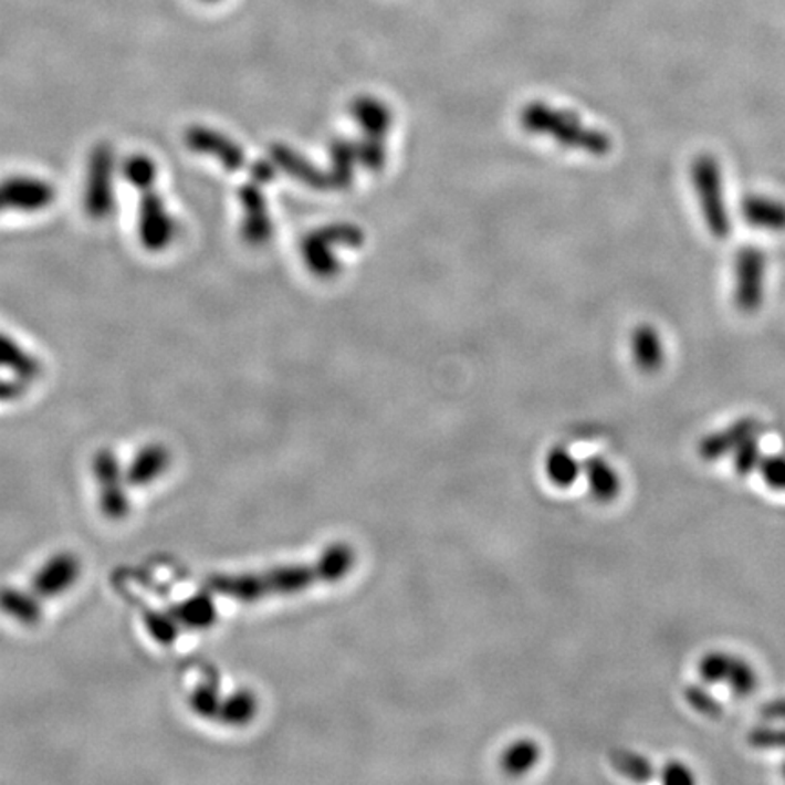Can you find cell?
Instances as JSON below:
<instances>
[{"mask_svg":"<svg viewBox=\"0 0 785 785\" xmlns=\"http://www.w3.org/2000/svg\"><path fill=\"white\" fill-rule=\"evenodd\" d=\"M357 553L349 544H333L322 556L307 564H291L261 573L213 575L206 580V589L220 597L257 603L273 595H295L316 584H333L352 573Z\"/></svg>","mask_w":785,"mask_h":785,"instance_id":"obj_1","label":"cell"},{"mask_svg":"<svg viewBox=\"0 0 785 785\" xmlns=\"http://www.w3.org/2000/svg\"><path fill=\"white\" fill-rule=\"evenodd\" d=\"M691 177H693L694 191L699 195L700 208L704 213L709 233L716 240L730 239L731 219L725 206L719 160L713 155H699L694 158Z\"/></svg>","mask_w":785,"mask_h":785,"instance_id":"obj_2","label":"cell"},{"mask_svg":"<svg viewBox=\"0 0 785 785\" xmlns=\"http://www.w3.org/2000/svg\"><path fill=\"white\" fill-rule=\"evenodd\" d=\"M93 474L98 488V505L104 515L112 521H121L128 515L132 504L126 495V470L112 449H101L95 454Z\"/></svg>","mask_w":785,"mask_h":785,"instance_id":"obj_3","label":"cell"},{"mask_svg":"<svg viewBox=\"0 0 785 785\" xmlns=\"http://www.w3.org/2000/svg\"><path fill=\"white\" fill-rule=\"evenodd\" d=\"M765 257L755 245H745L734 262V304L744 315L758 312L764 302Z\"/></svg>","mask_w":785,"mask_h":785,"instance_id":"obj_4","label":"cell"},{"mask_svg":"<svg viewBox=\"0 0 785 785\" xmlns=\"http://www.w3.org/2000/svg\"><path fill=\"white\" fill-rule=\"evenodd\" d=\"M699 673L705 683H724L739 697H747L758 685L755 669L744 658L722 651L705 655L699 662Z\"/></svg>","mask_w":785,"mask_h":785,"instance_id":"obj_5","label":"cell"},{"mask_svg":"<svg viewBox=\"0 0 785 785\" xmlns=\"http://www.w3.org/2000/svg\"><path fill=\"white\" fill-rule=\"evenodd\" d=\"M82 566L77 555L73 553H56L36 572L31 582V592L41 600L59 597L66 593L81 576Z\"/></svg>","mask_w":785,"mask_h":785,"instance_id":"obj_6","label":"cell"},{"mask_svg":"<svg viewBox=\"0 0 785 785\" xmlns=\"http://www.w3.org/2000/svg\"><path fill=\"white\" fill-rule=\"evenodd\" d=\"M764 429V423L753 417H744L731 423L730 428L720 429L714 433L705 435L699 442L700 459L705 462L722 459L725 454L734 453L742 442L758 437Z\"/></svg>","mask_w":785,"mask_h":785,"instance_id":"obj_7","label":"cell"},{"mask_svg":"<svg viewBox=\"0 0 785 785\" xmlns=\"http://www.w3.org/2000/svg\"><path fill=\"white\" fill-rule=\"evenodd\" d=\"M171 465V453L163 444H149L140 449L126 468V480L132 488H144L157 482Z\"/></svg>","mask_w":785,"mask_h":785,"instance_id":"obj_8","label":"cell"},{"mask_svg":"<svg viewBox=\"0 0 785 785\" xmlns=\"http://www.w3.org/2000/svg\"><path fill=\"white\" fill-rule=\"evenodd\" d=\"M166 611L169 617L174 618V622L177 624L180 631H186V629L200 631V629L211 628L219 617L210 592L186 598L182 603L168 607Z\"/></svg>","mask_w":785,"mask_h":785,"instance_id":"obj_9","label":"cell"},{"mask_svg":"<svg viewBox=\"0 0 785 785\" xmlns=\"http://www.w3.org/2000/svg\"><path fill=\"white\" fill-rule=\"evenodd\" d=\"M740 211L744 214L745 222L753 228L773 233L785 231V205L782 200L764 195H750L742 200Z\"/></svg>","mask_w":785,"mask_h":785,"instance_id":"obj_10","label":"cell"},{"mask_svg":"<svg viewBox=\"0 0 785 785\" xmlns=\"http://www.w3.org/2000/svg\"><path fill=\"white\" fill-rule=\"evenodd\" d=\"M0 611L22 626H35L42 618L41 598L33 592L4 587L0 589Z\"/></svg>","mask_w":785,"mask_h":785,"instance_id":"obj_11","label":"cell"},{"mask_svg":"<svg viewBox=\"0 0 785 785\" xmlns=\"http://www.w3.org/2000/svg\"><path fill=\"white\" fill-rule=\"evenodd\" d=\"M584 471H586L587 482H589V490H592V495L607 504V502H613L620 495V490H622V484H620V477H618L617 471L613 470V465L607 464L603 457H592L587 459L584 464H582Z\"/></svg>","mask_w":785,"mask_h":785,"instance_id":"obj_12","label":"cell"},{"mask_svg":"<svg viewBox=\"0 0 785 785\" xmlns=\"http://www.w3.org/2000/svg\"><path fill=\"white\" fill-rule=\"evenodd\" d=\"M257 711H259V702H257L255 694L251 693V691H237V693L228 694L222 700L217 722L224 725H233V728H242V725L253 722Z\"/></svg>","mask_w":785,"mask_h":785,"instance_id":"obj_13","label":"cell"},{"mask_svg":"<svg viewBox=\"0 0 785 785\" xmlns=\"http://www.w3.org/2000/svg\"><path fill=\"white\" fill-rule=\"evenodd\" d=\"M541 760V745L533 740H516L500 756V770L507 776H522L530 773Z\"/></svg>","mask_w":785,"mask_h":785,"instance_id":"obj_14","label":"cell"},{"mask_svg":"<svg viewBox=\"0 0 785 785\" xmlns=\"http://www.w3.org/2000/svg\"><path fill=\"white\" fill-rule=\"evenodd\" d=\"M582 465L573 459V454L562 446L551 449L546 459V473L553 484L558 488H569L575 484Z\"/></svg>","mask_w":785,"mask_h":785,"instance_id":"obj_15","label":"cell"},{"mask_svg":"<svg viewBox=\"0 0 785 785\" xmlns=\"http://www.w3.org/2000/svg\"><path fill=\"white\" fill-rule=\"evenodd\" d=\"M609 762L617 773L626 776L629 781L648 782L653 778L655 767L643 755H638L635 751L613 750L609 751Z\"/></svg>","mask_w":785,"mask_h":785,"instance_id":"obj_16","label":"cell"},{"mask_svg":"<svg viewBox=\"0 0 785 785\" xmlns=\"http://www.w3.org/2000/svg\"><path fill=\"white\" fill-rule=\"evenodd\" d=\"M635 355L640 369L646 373L658 371L662 367L663 352L657 332L651 327H642L635 337Z\"/></svg>","mask_w":785,"mask_h":785,"instance_id":"obj_17","label":"cell"},{"mask_svg":"<svg viewBox=\"0 0 785 785\" xmlns=\"http://www.w3.org/2000/svg\"><path fill=\"white\" fill-rule=\"evenodd\" d=\"M144 628L148 629L151 638L160 646L174 643L182 632L177 628V624L174 622V618L169 617L166 609H160V611L149 609L148 613H144Z\"/></svg>","mask_w":785,"mask_h":785,"instance_id":"obj_18","label":"cell"},{"mask_svg":"<svg viewBox=\"0 0 785 785\" xmlns=\"http://www.w3.org/2000/svg\"><path fill=\"white\" fill-rule=\"evenodd\" d=\"M224 697L213 685H199L189 697V708L202 719L217 722Z\"/></svg>","mask_w":785,"mask_h":785,"instance_id":"obj_19","label":"cell"},{"mask_svg":"<svg viewBox=\"0 0 785 785\" xmlns=\"http://www.w3.org/2000/svg\"><path fill=\"white\" fill-rule=\"evenodd\" d=\"M683 699L688 702L697 713L704 714L708 719H720L724 714V708L719 700L714 699L713 694L708 693L700 685H689L683 691Z\"/></svg>","mask_w":785,"mask_h":785,"instance_id":"obj_20","label":"cell"},{"mask_svg":"<svg viewBox=\"0 0 785 785\" xmlns=\"http://www.w3.org/2000/svg\"><path fill=\"white\" fill-rule=\"evenodd\" d=\"M733 454L734 471L742 474V477L751 474L753 471H758L760 462L764 459L762 449H760L758 437H751V439L742 442Z\"/></svg>","mask_w":785,"mask_h":785,"instance_id":"obj_21","label":"cell"},{"mask_svg":"<svg viewBox=\"0 0 785 785\" xmlns=\"http://www.w3.org/2000/svg\"><path fill=\"white\" fill-rule=\"evenodd\" d=\"M760 474L771 490L785 491V457H764L758 465Z\"/></svg>","mask_w":785,"mask_h":785,"instance_id":"obj_22","label":"cell"},{"mask_svg":"<svg viewBox=\"0 0 785 785\" xmlns=\"http://www.w3.org/2000/svg\"><path fill=\"white\" fill-rule=\"evenodd\" d=\"M750 744L756 750H782L785 747V730L760 728L750 734Z\"/></svg>","mask_w":785,"mask_h":785,"instance_id":"obj_23","label":"cell"},{"mask_svg":"<svg viewBox=\"0 0 785 785\" xmlns=\"http://www.w3.org/2000/svg\"><path fill=\"white\" fill-rule=\"evenodd\" d=\"M663 784L668 785H691L694 784V776L688 765L682 762H669L660 771Z\"/></svg>","mask_w":785,"mask_h":785,"instance_id":"obj_24","label":"cell"},{"mask_svg":"<svg viewBox=\"0 0 785 785\" xmlns=\"http://www.w3.org/2000/svg\"><path fill=\"white\" fill-rule=\"evenodd\" d=\"M762 716L770 720H785V699L771 700L764 704Z\"/></svg>","mask_w":785,"mask_h":785,"instance_id":"obj_25","label":"cell"},{"mask_svg":"<svg viewBox=\"0 0 785 785\" xmlns=\"http://www.w3.org/2000/svg\"><path fill=\"white\" fill-rule=\"evenodd\" d=\"M782 773H784V776H785V762H784V765H782Z\"/></svg>","mask_w":785,"mask_h":785,"instance_id":"obj_26","label":"cell"}]
</instances>
